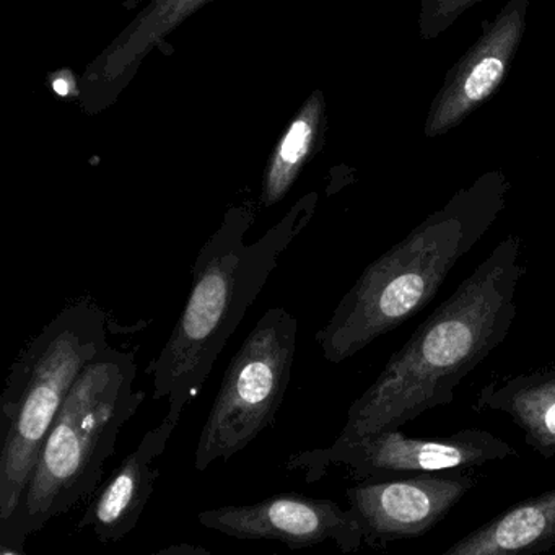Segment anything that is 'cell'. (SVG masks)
Instances as JSON below:
<instances>
[{
	"mask_svg": "<svg viewBox=\"0 0 555 555\" xmlns=\"http://www.w3.org/2000/svg\"><path fill=\"white\" fill-rule=\"evenodd\" d=\"M314 196L305 197L261 238L246 240L255 223L251 206L233 207L207 240L193 266L190 297L149 373L154 399L168 401L180 417L199 395L214 365L269 278L313 216Z\"/></svg>",
	"mask_w": 555,
	"mask_h": 555,
	"instance_id": "2",
	"label": "cell"
},
{
	"mask_svg": "<svg viewBox=\"0 0 555 555\" xmlns=\"http://www.w3.org/2000/svg\"><path fill=\"white\" fill-rule=\"evenodd\" d=\"M519 256L518 236L503 240L418 324L350 405L340 438L401 428L453 402L460 383L506 339L515 323L516 291L526 275Z\"/></svg>",
	"mask_w": 555,
	"mask_h": 555,
	"instance_id": "1",
	"label": "cell"
},
{
	"mask_svg": "<svg viewBox=\"0 0 555 555\" xmlns=\"http://www.w3.org/2000/svg\"><path fill=\"white\" fill-rule=\"evenodd\" d=\"M108 317L89 298L63 308L12 365L0 404V525L17 512L70 388L108 344Z\"/></svg>",
	"mask_w": 555,
	"mask_h": 555,
	"instance_id": "5",
	"label": "cell"
},
{
	"mask_svg": "<svg viewBox=\"0 0 555 555\" xmlns=\"http://www.w3.org/2000/svg\"><path fill=\"white\" fill-rule=\"evenodd\" d=\"M135 375L134 353L109 346L83 369L48 431L17 512L0 525V554H24L31 534L96 492L119 434L144 404Z\"/></svg>",
	"mask_w": 555,
	"mask_h": 555,
	"instance_id": "3",
	"label": "cell"
},
{
	"mask_svg": "<svg viewBox=\"0 0 555 555\" xmlns=\"http://www.w3.org/2000/svg\"><path fill=\"white\" fill-rule=\"evenodd\" d=\"M513 456L518 453L512 444L480 428L428 438L388 428L365 437H337L331 447L295 454L287 467L304 469L307 482L321 479L331 466L346 467L357 480H378L469 469Z\"/></svg>",
	"mask_w": 555,
	"mask_h": 555,
	"instance_id": "7",
	"label": "cell"
},
{
	"mask_svg": "<svg viewBox=\"0 0 555 555\" xmlns=\"http://www.w3.org/2000/svg\"><path fill=\"white\" fill-rule=\"evenodd\" d=\"M324 112L323 93H311L285 129L262 177L261 203L266 207L274 206L287 196L305 165L320 147L326 121Z\"/></svg>",
	"mask_w": 555,
	"mask_h": 555,
	"instance_id": "14",
	"label": "cell"
},
{
	"mask_svg": "<svg viewBox=\"0 0 555 555\" xmlns=\"http://www.w3.org/2000/svg\"><path fill=\"white\" fill-rule=\"evenodd\" d=\"M178 424L180 417L167 414L157 427L142 437L138 448L125 457L93 496L77 522L79 531L92 529L103 544L121 541L134 531L160 477L158 457L167 450Z\"/></svg>",
	"mask_w": 555,
	"mask_h": 555,
	"instance_id": "11",
	"label": "cell"
},
{
	"mask_svg": "<svg viewBox=\"0 0 555 555\" xmlns=\"http://www.w3.org/2000/svg\"><path fill=\"white\" fill-rule=\"evenodd\" d=\"M160 555H209L207 548L201 545L191 544V542H183V544H173L170 547L160 548L157 552Z\"/></svg>",
	"mask_w": 555,
	"mask_h": 555,
	"instance_id": "16",
	"label": "cell"
},
{
	"mask_svg": "<svg viewBox=\"0 0 555 555\" xmlns=\"http://www.w3.org/2000/svg\"><path fill=\"white\" fill-rule=\"evenodd\" d=\"M490 216L450 209L366 266L318 331L324 359L343 363L427 307L460 259L479 242Z\"/></svg>",
	"mask_w": 555,
	"mask_h": 555,
	"instance_id": "4",
	"label": "cell"
},
{
	"mask_svg": "<svg viewBox=\"0 0 555 555\" xmlns=\"http://www.w3.org/2000/svg\"><path fill=\"white\" fill-rule=\"evenodd\" d=\"M204 528L235 539H269L288 548L311 547L333 541L344 554L365 542L362 522L352 508L327 499L281 493L261 502L204 509L197 515Z\"/></svg>",
	"mask_w": 555,
	"mask_h": 555,
	"instance_id": "8",
	"label": "cell"
},
{
	"mask_svg": "<svg viewBox=\"0 0 555 555\" xmlns=\"http://www.w3.org/2000/svg\"><path fill=\"white\" fill-rule=\"evenodd\" d=\"M554 545L555 490H548L509 506L443 555H532Z\"/></svg>",
	"mask_w": 555,
	"mask_h": 555,
	"instance_id": "13",
	"label": "cell"
},
{
	"mask_svg": "<svg viewBox=\"0 0 555 555\" xmlns=\"http://www.w3.org/2000/svg\"><path fill=\"white\" fill-rule=\"evenodd\" d=\"M297 337V318L285 308H271L243 340L201 431L197 470L219 460L227 463L272 427L291 385Z\"/></svg>",
	"mask_w": 555,
	"mask_h": 555,
	"instance_id": "6",
	"label": "cell"
},
{
	"mask_svg": "<svg viewBox=\"0 0 555 555\" xmlns=\"http://www.w3.org/2000/svg\"><path fill=\"white\" fill-rule=\"evenodd\" d=\"M476 486L467 469L362 480L346 490L370 545L418 538L434 529Z\"/></svg>",
	"mask_w": 555,
	"mask_h": 555,
	"instance_id": "9",
	"label": "cell"
},
{
	"mask_svg": "<svg viewBox=\"0 0 555 555\" xmlns=\"http://www.w3.org/2000/svg\"><path fill=\"white\" fill-rule=\"evenodd\" d=\"M476 408L508 415L539 456H555V362L487 383Z\"/></svg>",
	"mask_w": 555,
	"mask_h": 555,
	"instance_id": "12",
	"label": "cell"
},
{
	"mask_svg": "<svg viewBox=\"0 0 555 555\" xmlns=\"http://www.w3.org/2000/svg\"><path fill=\"white\" fill-rule=\"evenodd\" d=\"M214 0H149L131 24L89 64L77 82V102L96 115L131 86L145 57L191 15Z\"/></svg>",
	"mask_w": 555,
	"mask_h": 555,
	"instance_id": "10",
	"label": "cell"
},
{
	"mask_svg": "<svg viewBox=\"0 0 555 555\" xmlns=\"http://www.w3.org/2000/svg\"><path fill=\"white\" fill-rule=\"evenodd\" d=\"M503 70H505V63L499 54L480 57L467 74L466 80H464V102L476 103L486 99L492 92L493 87L502 79Z\"/></svg>",
	"mask_w": 555,
	"mask_h": 555,
	"instance_id": "15",
	"label": "cell"
}]
</instances>
